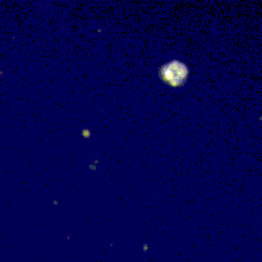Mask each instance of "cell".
I'll return each instance as SVG.
<instances>
[{
    "label": "cell",
    "mask_w": 262,
    "mask_h": 262,
    "mask_svg": "<svg viewBox=\"0 0 262 262\" xmlns=\"http://www.w3.org/2000/svg\"><path fill=\"white\" fill-rule=\"evenodd\" d=\"M160 76L168 83L173 84V86H178V84L183 83L184 78L187 77V69L183 64L178 63V61H173V63L164 67Z\"/></svg>",
    "instance_id": "obj_1"
}]
</instances>
